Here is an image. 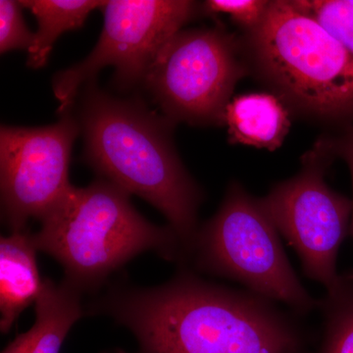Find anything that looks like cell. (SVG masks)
Listing matches in <instances>:
<instances>
[{"label": "cell", "instance_id": "8fae6325", "mask_svg": "<svg viewBox=\"0 0 353 353\" xmlns=\"http://www.w3.org/2000/svg\"><path fill=\"white\" fill-rule=\"evenodd\" d=\"M81 299L82 292L67 281L57 284L46 279L34 303V324L16 336L2 353H60L70 330L83 315Z\"/></svg>", "mask_w": 353, "mask_h": 353}, {"label": "cell", "instance_id": "4fadbf2b", "mask_svg": "<svg viewBox=\"0 0 353 353\" xmlns=\"http://www.w3.org/2000/svg\"><path fill=\"white\" fill-rule=\"evenodd\" d=\"M104 1L92 0H24L21 6L29 9L38 21V32L28 50L27 65L39 69L48 62L53 44L65 32L83 27L94 9Z\"/></svg>", "mask_w": 353, "mask_h": 353}, {"label": "cell", "instance_id": "2e32d148", "mask_svg": "<svg viewBox=\"0 0 353 353\" xmlns=\"http://www.w3.org/2000/svg\"><path fill=\"white\" fill-rule=\"evenodd\" d=\"M271 1L267 0H208L202 6L206 14H226L245 32L259 27L266 16Z\"/></svg>", "mask_w": 353, "mask_h": 353}, {"label": "cell", "instance_id": "ba28073f", "mask_svg": "<svg viewBox=\"0 0 353 353\" xmlns=\"http://www.w3.org/2000/svg\"><path fill=\"white\" fill-rule=\"evenodd\" d=\"M103 30L88 57L62 70L52 80L59 112H68L83 83L104 67L115 68L121 88L143 82L158 53L199 12L187 0H110L104 1Z\"/></svg>", "mask_w": 353, "mask_h": 353}, {"label": "cell", "instance_id": "5b68a950", "mask_svg": "<svg viewBox=\"0 0 353 353\" xmlns=\"http://www.w3.org/2000/svg\"><path fill=\"white\" fill-rule=\"evenodd\" d=\"M189 260L199 271L240 283L297 315L318 307L285 254L280 234L255 199L232 182L216 214L197 230Z\"/></svg>", "mask_w": 353, "mask_h": 353}, {"label": "cell", "instance_id": "7c38bea8", "mask_svg": "<svg viewBox=\"0 0 353 353\" xmlns=\"http://www.w3.org/2000/svg\"><path fill=\"white\" fill-rule=\"evenodd\" d=\"M230 143L275 150L290 128V112L271 92H252L234 97L225 113Z\"/></svg>", "mask_w": 353, "mask_h": 353}, {"label": "cell", "instance_id": "9a60e30c", "mask_svg": "<svg viewBox=\"0 0 353 353\" xmlns=\"http://www.w3.org/2000/svg\"><path fill=\"white\" fill-rule=\"evenodd\" d=\"M353 54V0H290Z\"/></svg>", "mask_w": 353, "mask_h": 353}, {"label": "cell", "instance_id": "e0dca14e", "mask_svg": "<svg viewBox=\"0 0 353 353\" xmlns=\"http://www.w3.org/2000/svg\"><path fill=\"white\" fill-rule=\"evenodd\" d=\"M34 34L28 29L20 1H0V51L29 50Z\"/></svg>", "mask_w": 353, "mask_h": 353}, {"label": "cell", "instance_id": "ac0fdd59", "mask_svg": "<svg viewBox=\"0 0 353 353\" xmlns=\"http://www.w3.org/2000/svg\"><path fill=\"white\" fill-rule=\"evenodd\" d=\"M331 134L333 143L334 153L336 159L343 160L347 164L350 170L352 183V213L350 223V233L353 236V127L348 128L345 131L334 132Z\"/></svg>", "mask_w": 353, "mask_h": 353}, {"label": "cell", "instance_id": "8992f818", "mask_svg": "<svg viewBox=\"0 0 353 353\" xmlns=\"http://www.w3.org/2000/svg\"><path fill=\"white\" fill-rule=\"evenodd\" d=\"M246 75L241 37L215 27L176 32L143 83L174 124L216 126L225 124L234 88Z\"/></svg>", "mask_w": 353, "mask_h": 353}, {"label": "cell", "instance_id": "7a4b0ae2", "mask_svg": "<svg viewBox=\"0 0 353 353\" xmlns=\"http://www.w3.org/2000/svg\"><path fill=\"white\" fill-rule=\"evenodd\" d=\"M85 161L102 179L150 202L169 221L189 259L203 192L172 141L174 123L137 101L88 85L81 112Z\"/></svg>", "mask_w": 353, "mask_h": 353}, {"label": "cell", "instance_id": "30bf717a", "mask_svg": "<svg viewBox=\"0 0 353 353\" xmlns=\"http://www.w3.org/2000/svg\"><path fill=\"white\" fill-rule=\"evenodd\" d=\"M34 234L28 230L0 239V330L7 334L19 316L36 303L44 280L39 277Z\"/></svg>", "mask_w": 353, "mask_h": 353}, {"label": "cell", "instance_id": "52a82bcc", "mask_svg": "<svg viewBox=\"0 0 353 353\" xmlns=\"http://www.w3.org/2000/svg\"><path fill=\"white\" fill-rule=\"evenodd\" d=\"M336 159L331 136L325 134L301 158L296 176L259 199L280 236L296 250L304 275L326 290L340 277L336 259L352 223V199L325 181Z\"/></svg>", "mask_w": 353, "mask_h": 353}, {"label": "cell", "instance_id": "9c48e42d", "mask_svg": "<svg viewBox=\"0 0 353 353\" xmlns=\"http://www.w3.org/2000/svg\"><path fill=\"white\" fill-rule=\"evenodd\" d=\"M78 122L65 114L41 128L2 126L0 185L2 218L12 232L41 220L72 188L69 166Z\"/></svg>", "mask_w": 353, "mask_h": 353}, {"label": "cell", "instance_id": "5bb4252c", "mask_svg": "<svg viewBox=\"0 0 353 353\" xmlns=\"http://www.w3.org/2000/svg\"><path fill=\"white\" fill-rule=\"evenodd\" d=\"M318 308L323 329L315 353H353V272L340 275Z\"/></svg>", "mask_w": 353, "mask_h": 353}, {"label": "cell", "instance_id": "277c9868", "mask_svg": "<svg viewBox=\"0 0 353 353\" xmlns=\"http://www.w3.org/2000/svg\"><path fill=\"white\" fill-rule=\"evenodd\" d=\"M41 222L39 231L32 234L37 250L57 259L64 280L82 292L97 289L113 272L148 250L169 261H183L173 229L146 220L130 194L105 179L85 188L72 185Z\"/></svg>", "mask_w": 353, "mask_h": 353}, {"label": "cell", "instance_id": "3957f363", "mask_svg": "<svg viewBox=\"0 0 353 353\" xmlns=\"http://www.w3.org/2000/svg\"><path fill=\"white\" fill-rule=\"evenodd\" d=\"M250 75L294 113L334 132L353 127V54L290 0H273L241 37Z\"/></svg>", "mask_w": 353, "mask_h": 353}, {"label": "cell", "instance_id": "6da1fadb", "mask_svg": "<svg viewBox=\"0 0 353 353\" xmlns=\"http://www.w3.org/2000/svg\"><path fill=\"white\" fill-rule=\"evenodd\" d=\"M90 311L129 329L139 353H309L296 313L187 270L159 287L113 285Z\"/></svg>", "mask_w": 353, "mask_h": 353}]
</instances>
